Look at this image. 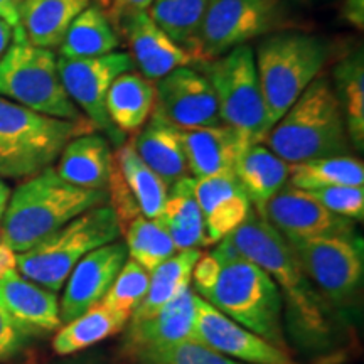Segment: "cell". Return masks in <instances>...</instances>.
Instances as JSON below:
<instances>
[{
    "mask_svg": "<svg viewBox=\"0 0 364 364\" xmlns=\"http://www.w3.org/2000/svg\"><path fill=\"white\" fill-rule=\"evenodd\" d=\"M120 236L115 213L108 203L102 204L75 218L36 247L17 253V272L44 289L59 292L81 258Z\"/></svg>",
    "mask_w": 364,
    "mask_h": 364,
    "instance_id": "52a82bcc",
    "label": "cell"
},
{
    "mask_svg": "<svg viewBox=\"0 0 364 364\" xmlns=\"http://www.w3.org/2000/svg\"><path fill=\"white\" fill-rule=\"evenodd\" d=\"M9 198H11V189H9L6 181L0 177V220H2L4 211H6V208H7Z\"/></svg>",
    "mask_w": 364,
    "mask_h": 364,
    "instance_id": "bcb514c9",
    "label": "cell"
},
{
    "mask_svg": "<svg viewBox=\"0 0 364 364\" xmlns=\"http://www.w3.org/2000/svg\"><path fill=\"white\" fill-rule=\"evenodd\" d=\"M290 186L300 191H316L334 186H363L364 166L353 156L322 157L290 164Z\"/></svg>",
    "mask_w": 364,
    "mask_h": 364,
    "instance_id": "d6a6232c",
    "label": "cell"
},
{
    "mask_svg": "<svg viewBox=\"0 0 364 364\" xmlns=\"http://www.w3.org/2000/svg\"><path fill=\"white\" fill-rule=\"evenodd\" d=\"M284 11L279 0H209L194 54L204 63L273 33Z\"/></svg>",
    "mask_w": 364,
    "mask_h": 364,
    "instance_id": "8fae6325",
    "label": "cell"
},
{
    "mask_svg": "<svg viewBox=\"0 0 364 364\" xmlns=\"http://www.w3.org/2000/svg\"><path fill=\"white\" fill-rule=\"evenodd\" d=\"M150 273L129 258L125 265L122 267V270L118 272L115 282L108 289L102 304L112 311L127 314L132 317V314L140 306L145 294H147Z\"/></svg>",
    "mask_w": 364,
    "mask_h": 364,
    "instance_id": "8d00e7d4",
    "label": "cell"
},
{
    "mask_svg": "<svg viewBox=\"0 0 364 364\" xmlns=\"http://www.w3.org/2000/svg\"><path fill=\"white\" fill-rule=\"evenodd\" d=\"M113 162L134 196L140 213L149 220H157L169 194V186L140 159L132 142L117 150Z\"/></svg>",
    "mask_w": 364,
    "mask_h": 364,
    "instance_id": "f546056e",
    "label": "cell"
},
{
    "mask_svg": "<svg viewBox=\"0 0 364 364\" xmlns=\"http://www.w3.org/2000/svg\"><path fill=\"white\" fill-rule=\"evenodd\" d=\"M208 2L209 0H154L147 14L174 43L194 54Z\"/></svg>",
    "mask_w": 364,
    "mask_h": 364,
    "instance_id": "836d02e7",
    "label": "cell"
},
{
    "mask_svg": "<svg viewBox=\"0 0 364 364\" xmlns=\"http://www.w3.org/2000/svg\"><path fill=\"white\" fill-rule=\"evenodd\" d=\"M24 0H0V19L16 31L21 22V7Z\"/></svg>",
    "mask_w": 364,
    "mask_h": 364,
    "instance_id": "7bdbcfd3",
    "label": "cell"
},
{
    "mask_svg": "<svg viewBox=\"0 0 364 364\" xmlns=\"http://www.w3.org/2000/svg\"><path fill=\"white\" fill-rule=\"evenodd\" d=\"M326 209L334 215L351 221H363L364 218V189L363 186H334L316 191H307Z\"/></svg>",
    "mask_w": 364,
    "mask_h": 364,
    "instance_id": "74e56055",
    "label": "cell"
},
{
    "mask_svg": "<svg viewBox=\"0 0 364 364\" xmlns=\"http://www.w3.org/2000/svg\"><path fill=\"white\" fill-rule=\"evenodd\" d=\"M154 0H98L97 6L108 17L112 26L115 24L120 31H124L132 17L136 14L147 12Z\"/></svg>",
    "mask_w": 364,
    "mask_h": 364,
    "instance_id": "ab89813d",
    "label": "cell"
},
{
    "mask_svg": "<svg viewBox=\"0 0 364 364\" xmlns=\"http://www.w3.org/2000/svg\"><path fill=\"white\" fill-rule=\"evenodd\" d=\"M196 300L198 294L194 292L193 287H188L152 317L139 322H129L125 339L127 351L134 353L136 349L196 339Z\"/></svg>",
    "mask_w": 364,
    "mask_h": 364,
    "instance_id": "44dd1931",
    "label": "cell"
},
{
    "mask_svg": "<svg viewBox=\"0 0 364 364\" xmlns=\"http://www.w3.org/2000/svg\"><path fill=\"white\" fill-rule=\"evenodd\" d=\"M194 196L204 218L208 245L230 236L252 213V204L235 172L194 179Z\"/></svg>",
    "mask_w": 364,
    "mask_h": 364,
    "instance_id": "ac0fdd59",
    "label": "cell"
},
{
    "mask_svg": "<svg viewBox=\"0 0 364 364\" xmlns=\"http://www.w3.org/2000/svg\"><path fill=\"white\" fill-rule=\"evenodd\" d=\"M124 233L129 257L149 273L177 253L174 241L157 220L136 216Z\"/></svg>",
    "mask_w": 364,
    "mask_h": 364,
    "instance_id": "e575fe53",
    "label": "cell"
},
{
    "mask_svg": "<svg viewBox=\"0 0 364 364\" xmlns=\"http://www.w3.org/2000/svg\"><path fill=\"white\" fill-rule=\"evenodd\" d=\"M134 63L129 54L110 53L97 58H58L59 78L68 97L81 108L95 129L113 135L117 132L105 110L107 91L122 73L132 71Z\"/></svg>",
    "mask_w": 364,
    "mask_h": 364,
    "instance_id": "7c38bea8",
    "label": "cell"
},
{
    "mask_svg": "<svg viewBox=\"0 0 364 364\" xmlns=\"http://www.w3.org/2000/svg\"><path fill=\"white\" fill-rule=\"evenodd\" d=\"M300 268L332 306L343 307L363 285V245L356 235L287 240Z\"/></svg>",
    "mask_w": 364,
    "mask_h": 364,
    "instance_id": "30bf717a",
    "label": "cell"
},
{
    "mask_svg": "<svg viewBox=\"0 0 364 364\" xmlns=\"http://www.w3.org/2000/svg\"><path fill=\"white\" fill-rule=\"evenodd\" d=\"M91 6V0H24L16 31L38 48H59L73 21Z\"/></svg>",
    "mask_w": 364,
    "mask_h": 364,
    "instance_id": "d4e9b609",
    "label": "cell"
},
{
    "mask_svg": "<svg viewBox=\"0 0 364 364\" xmlns=\"http://www.w3.org/2000/svg\"><path fill=\"white\" fill-rule=\"evenodd\" d=\"M290 164L282 161L265 144H253L243 150L235 166V176L255 213L262 216L267 203L285 188Z\"/></svg>",
    "mask_w": 364,
    "mask_h": 364,
    "instance_id": "cb8c5ba5",
    "label": "cell"
},
{
    "mask_svg": "<svg viewBox=\"0 0 364 364\" xmlns=\"http://www.w3.org/2000/svg\"><path fill=\"white\" fill-rule=\"evenodd\" d=\"M181 140L194 179L235 172L240 156L250 147L238 132L225 124L181 130Z\"/></svg>",
    "mask_w": 364,
    "mask_h": 364,
    "instance_id": "ffe728a7",
    "label": "cell"
},
{
    "mask_svg": "<svg viewBox=\"0 0 364 364\" xmlns=\"http://www.w3.org/2000/svg\"><path fill=\"white\" fill-rule=\"evenodd\" d=\"M0 307L31 338L51 334L63 326L56 292L34 284L17 270L0 277Z\"/></svg>",
    "mask_w": 364,
    "mask_h": 364,
    "instance_id": "e0dca14e",
    "label": "cell"
},
{
    "mask_svg": "<svg viewBox=\"0 0 364 364\" xmlns=\"http://www.w3.org/2000/svg\"><path fill=\"white\" fill-rule=\"evenodd\" d=\"M157 221L169 233L177 252L206 247L204 218L194 196V177H182L169 186V194Z\"/></svg>",
    "mask_w": 364,
    "mask_h": 364,
    "instance_id": "4316f807",
    "label": "cell"
},
{
    "mask_svg": "<svg viewBox=\"0 0 364 364\" xmlns=\"http://www.w3.org/2000/svg\"><path fill=\"white\" fill-rule=\"evenodd\" d=\"M327 59L329 44L314 34L284 31L267 34L260 41L255 65L270 127L318 78Z\"/></svg>",
    "mask_w": 364,
    "mask_h": 364,
    "instance_id": "8992f818",
    "label": "cell"
},
{
    "mask_svg": "<svg viewBox=\"0 0 364 364\" xmlns=\"http://www.w3.org/2000/svg\"><path fill=\"white\" fill-rule=\"evenodd\" d=\"M108 203L107 189H83L58 176L54 167L24 179L11 193L2 216V241L16 253L36 247L80 215Z\"/></svg>",
    "mask_w": 364,
    "mask_h": 364,
    "instance_id": "7a4b0ae2",
    "label": "cell"
},
{
    "mask_svg": "<svg viewBox=\"0 0 364 364\" xmlns=\"http://www.w3.org/2000/svg\"><path fill=\"white\" fill-rule=\"evenodd\" d=\"M120 46L112 22L98 6H88L73 21L63 39V58H97L110 54Z\"/></svg>",
    "mask_w": 364,
    "mask_h": 364,
    "instance_id": "1f68e13d",
    "label": "cell"
},
{
    "mask_svg": "<svg viewBox=\"0 0 364 364\" xmlns=\"http://www.w3.org/2000/svg\"><path fill=\"white\" fill-rule=\"evenodd\" d=\"M0 241H2V233H0Z\"/></svg>",
    "mask_w": 364,
    "mask_h": 364,
    "instance_id": "7dc6e473",
    "label": "cell"
},
{
    "mask_svg": "<svg viewBox=\"0 0 364 364\" xmlns=\"http://www.w3.org/2000/svg\"><path fill=\"white\" fill-rule=\"evenodd\" d=\"M127 260L129 250L125 241L120 240L103 245L81 258L63 287L59 302L63 324L102 302Z\"/></svg>",
    "mask_w": 364,
    "mask_h": 364,
    "instance_id": "9a60e30c",
    "label": "cell"
},
{
    "mask_svg": "<svg viewBox=\"0 0 364 364\" xmlns=\"http://www.w3.org/2000/svg\"><path fill=\"white\" fill-rule=\"evenodd\" d=\"M130 354L134 356L135 364H241L223 356L199 339L136 349Z\"/></svg>",
    "mask_w": 364,
    "mask_h": 364,
    "instance_id": "d590c367",
    "label": "cell"
},
{
    "mask_svg": "<svg viewBox=\"0 0 364 364\" xmlns=\"http://www.w3.org/2000/svg\"><path fill=\"white\" fill-rule=\"evenodd\" d=\"M130 316L112 311L102 302L63 324L53 339L58 356H71L127 329Z\"/></svg>",
    "mask_w": 364,
    "mask_h": 364,
    "instance_id": "83f0119b",
    "label": "cell"
},
{
    "mask_svg": "<svg viewBox=\"0 0 364 364\" xmlns=\"http://www.w3.org/2000/svg\"><path fill=\"white\" fill-rule=\"evenodd\" d=\"M31 336L12 322V318L0 307V363L19 356L29 344Z\"/></svg>",
    "mask_w": 364,
    "mask_h": 364,
    "instance_id": "f35d334b",
    "label": "cell"
},
{
    "mask_svg": "<svg viewBox=\"0 0 364 364\" xmlns=\"http://www.w3.org/2000/svg\"><path fill=\"white\" fill-rule=\"evenodd\" d=\"M134 147L140 159L159 174L167 186L188 177V161L182 147L181 130L152 112L142 129L139 130Z\"/></svg>",
    "mask_w": 364,
    "mask_h": 364,
    "instance_id": "603a6c76",
    "label": "cell"
},
{
    "mask_svg": "<svg viewBox=\"0 0 364 364\" xmlns=\"http://www.w3.org/2000/svg\"><path fill=\"white\" fill-rule=\"evenodd\" d=\"M113 154L103 135H78L66 144L58 166V176L83 189H107Z\"/></svg>",
    "mask_w": 364,
    "mask_h": 364,
    "instance_id": "7402d4cb",
    "label": "cell"
},
{
    "mask_svg": "<svg viewBox=\"0 0 364 364\" xmlns=\"http://www.w3.org/2000/svg\"><path fill=\"white\" fill-rule=\"evenodd\" d=\"M12 39H14L12 26H9L6 21L0 19V58H2L4 53L7 51V48L12 43Z\"/></svg>",
    "mask_w": 364,
    "mask_h": 364,
    "instance_id": "f6af8a7d",
    "label": "cell"
},
{
    "mask_svg": "<svg viewBox=\"0 0 364 364\" xmlns=\"http://www.w3.org/2000/svg\"><path fill=\"white\" fill-rule=\"evenodd\" d=\"M0 97L43 115L83 120L59 78L58 58L51 49L27 43L19 31L0 58Z\"/></svg>",
    "mask_w": 364,
    "mask_h": 364,
    "instance_id": "ba28073f",
    "label": "cell"
},
{
    "mask_svg": "<svg viewBox=\"0 0 364 364\" xmlns=\"http://www.w3.org/2000/svg\"><path fill=\"white\" fill-rule=\"evenodd\" d=\"M226 240L241 257L263 268L279 287L295 339L316 349L329 344L334 334L331 304L307 279L284 236L252 211Z\"/></svg>",
    "mask_w": 364,
    "mask_h": 364,
    "instance_id": "6da1fadb",
    "label": "cell"
},
{
    "mask_svg": "<svg viewBox=\"0 0 364 364\" xmlns=\"http://www.w3.org/2000/svg\"><path fill=\"white\" fill-rule=\"evenodd\" d=\"M203 70L216 93L221 124L235 129L250 145L262 144L272 127L252 46H238L204 63Z\"/></svg>",
    "mask_w": 364,
    "mask_h": 364,
    "instance_id": "9c48e42d",
    "label": "cell"
},
{
    "mask_svg": "<svg viewBox=\"0 0 364 364\" xmlns=\"http://www.w3.org/2000/svg\"><path fill=\"white\" fill-rule=\"evenodd\" d=\"M262 218H265L285 240L356 235V223L334 215L307 191L295 189L292 186L273 196L263 209Z\"/></svg>",
    "mask_w": 364,
    "mask_h": 364,
    "instance_id": "2e32d148",
    "label": "cell"
},
{
    "mask_svg": "<svg viewBox=\"0 0 364 364\" xmlns=\"http://www.w3.org/2000/svg\"><path fill=\"white\" fill-rule=\"evenodd\" d=\"M122 33L127 36L132 63L150 81L161 80L177 68L201 66L199 59L174 43L147 12L132 17Z\"/></svg>",
    "mask_w": 364,
    "mask_h": 364,
    "instance_id": "d6986e66",
    "label": "cell"
},
{
    "mask_svg": "<svg viewBox=\"0 0 364 364\" xmlns=\"http://www.w3.org/2000/svg\"><path fill=\"white\" fill-rule=\"evenodd\" d=\"M341 14L356 29L361 31L364 27V0H343Z\"/></svg>",
    "mask_w": 364,
    "mask_h": 364,
    "instance_id": "b9f144b4",
    "label": "cell"
},
{
    "mask_svg": "<svg viewBox=\"0 0 364 364\" xmlns=\"http://www.w3.org/2000/svg\"><path fill=\"white\" fill-rule=\"evenodd\" d=\"M213 255L221 263L220 277L211 292L201 299L236 324L290 353L282 322L284 300L272 277L241 257L228 240L220 241Z\"/></svg>",
    "mask_w": 364,
    "mask_h": 364,
    "instance_id": "3957f363",
    "label": "cell"
},
{
    "mask_svg": "<svg viewBox=\"0 0 364 364\" xmlns=\"http://www.w3.org/2000/svg\"><path fill=\"white\" fill-rule=\"evenodd\" d=\"M221 263L216 260L213 253H201L196 260L191 273V280L194 282V292L199 297H206L215 287L218 277H220Z\"/></svg>",
    "mask_w": 364,
    "mask_h": 364,
    "instance_id": "60d3db41",
    "label": "cell"
},
{
    "mask_svg": "<svg viewBox=\"0 0 364 364\" xmlns=\"http://www.w3.org/2000/svg\"><path fill=\"white\" fill-rule=\"evenodd\" d=\"M156 107V85L139 75L127 71L113 80L105 97L108 120L124 134H135L147 124Z\"/></svg>",
    "mask_w": 364,
    "mask_h": 364,
    "instance_id": "484cf974",
    "label": "cell"
},
{
    "mask_svg": "<svg viewBox=\"0 0 364 364\" xmlns=\"http://www.w3.org/2000/svg\"><path fill=\"white\" fill-rule=\"evenodd\" d=\"M262 144L287 164L348 156L351 140L331 81L314 80Z\"/></svg>",
    "mask_w": 364,
    "mask_h": 364,
    "instance_id": "277c9868",
    "label": "cell"
},
{
    "mask_svg": "<svg viewBox=\"0 0 364 364\" xmlns=\"http://www.w3.org/2000/svg\"><path fill=\"white\" fill-rule=\"evenodd\" d=\"M334 93L338 98L351 144L364 149V56L358 49L334 68Z\"/></svg>",
    "mask_w": 364,
    "mask_h": 364,
    "instance_id": "4dcf8cb0",
    "label": "cell"
},
{
    "mask_svg": "<svg viewBox=\"0 0 364 364\" xmlns=\"http://www.w3.org/2000/svg\"><path fill=\"white\" fill-rule=\"evenodd\" d=\"M199 255H201L199 248L181 250L161 263L156 270L150 272L147 294L132 314L129 322H139L152 317L166 304L191 287V273Z\"/></svg>",
    "mask_w": 364,
    "mask_h": 364,
    "instance_id": "f1b7e54d",
    "label": "cell"
},
{
    "mask_svg": "<svg viewBox=\"0 0 364 364\" xmlns=\"http://www.w3.org/2000/svg\"><path fill=\"white\" fill-rule=\"evenodd\" d=\"M194 338L241 364H302L292 353L282 351L247 327L236 324L199 295L196 300Z\"/></svg>",
    "mask_w": 364,
    "mask_h": 364,
    "instance_id": "5bb4252c",
    "label": "cell"
},
{
    "mask_svg": "<svg viewBox=\"0 0 364 364\" xmlns=\"http://www.w3.org/2000/svg\"><path fill=\"white\" fill-rule=\"evenodd\" d=\"M16 257L17 253L12 248H9L4 241H0V277L7 275L9 272L17 270Z\"/></svg>",
    "mask_w": 364,
    "mask_h": 364,
    "instance_id": "ee69618b",
    "label": "cell"
},
{
    "mask_svg": "<svg viewBox=\"0 0 364 364\" xmlns=\"http://www.w3.org/2000/svg\"><path fill=\"white\" fill-rule=\"evenodd\" d=\"M95 132L88 118L63 120L0 97V177L29 179L53 167L78 135Z\"/></svg>",
    "mask_w": 364,
    "mask_h": 364,
    "instance_id": "5b68a950",
    "label": "cell"
},
{
    "mask_svg": "<svg viewBox=\"0 0 364 364\" xmlns=\"http://www.w3.org/2000/svg\"><path fill=\"white\" fill-rule=\"evenodd\" d=\"M154 112L179 130L221 124L215 90L204 73L189 66L157 80Z\"/></svg>",
    "mask_w": 364,
    "mask_h": 364,
    "instance_id": "4fadbf2b",
    "label": "cell"
}]
</instances>
